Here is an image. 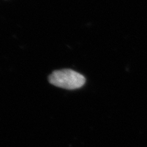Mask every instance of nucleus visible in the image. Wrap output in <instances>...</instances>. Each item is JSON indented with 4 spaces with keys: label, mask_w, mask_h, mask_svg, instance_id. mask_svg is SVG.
<instances>
[{
    "label": "nucleus",
    "mask_w": 147,
    "mask_h": 147,
    "mask_svg": "<svg viewBox=\"0 0 147 147\" xmlns=\"http://www.w3.org/2000/svg\"><path fill=\"white\" fill-rule=\"evenodd\" d=\"M49 80L51 84L67 90L79 88L86 81L82 74L71 69L55 71L49 76Z\"/></svg>",
    "instance_id": "1"
}]
</instances>
